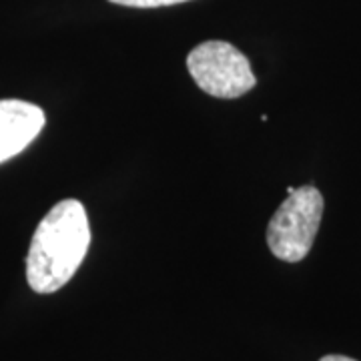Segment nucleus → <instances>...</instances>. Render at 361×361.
Instances as JSON below:
<instances>
[{
  "mask_svg": "<svg viewBox=\"0 0 361 361\" xmlns=\"http://www.w3.org/2000/svg\"><path fill=\"white\" fill-rule=\"evenodd\" d=\"M109 2L130 6V8H157V6H173L180 2H189V0H109Z\"/></svg>",
  "mask_w": 361,
  "mask_h": 361,
  "instance_id": "5",
  "label": "nucleus"
},
{
  "mask_svg": "<svg viewBox=\"0 0 361 361\" xmlns=\"http://www.w3.org/2000/svg\"><path fill=\"white\" fill-rule=\"evenodd\" d=\"M187 68L197 87L217 99H237L255 87L247 56L225 40H207L187 56Z\"/></svg>",
  "mask_w": 361,
  "mask_h": 361,
  "instance_id": "3",
  "label": "nucleus"
},
{
  "mask_svg": "<svg viewBox=\"0 0 361 361\" xmlns=\"http://www.w3.org/2000/svg\"><path fill=\"white\" fill-rule=\"evenodd\" d=\"M323 217V197L319 189L305 185L285 199L271 217L267 245L281 261L297 263L307 257L319 231Z\"/></svg>",
  "mask_w": 361,
  "mask_h": 361,
  "instance_id": "2",
  "label": "nucleus"
},
{
  "mask_svg": "<svg viewBox=\"0 0 361 361\" xmlns=\"http://www.w3.org/2000/svg\"><path fill=\"white\" fill-rule=\"evenodd\" d=\"M47 123L44 111L32 103L0 101V163L23 153L40 135Z\"/></svg>",
  "mask_w": 361,
  "mask_h": 361,
  "instance_id": "4",
  "label": "nucleus"
},
{
  "mask_svg": "<svg viewBox=\"0 0 361 361\" xmlns=\"http://www.w3.org/2000/svg\"><path fill=\"white\" fill-rule=\"evenodd\" d=\"M90 245L89 215L77 199L52 207L32 235L26 255V281L37 293H54L77 273Z\"/></svg>",
  "mask_w": 361,
  "mask_h": 361,
  "instance_id": "1",
  "label": "nucleus"
},
{
  "mask_svg": "<svg viewBox=\"0 0 361 361\" xmlns=\"http://www.w3.org/2000/svg\"><path fill=\"white\" fill-rule=\"evenodd\" d=\"M319 361H355V360L345 357V355H325V357H322Z\"/></svg>",
  "mask_w": 361,
  "mask_h": 361,
  "instance_id": "6",
  "label": "nucleus"
}]
</instances>
